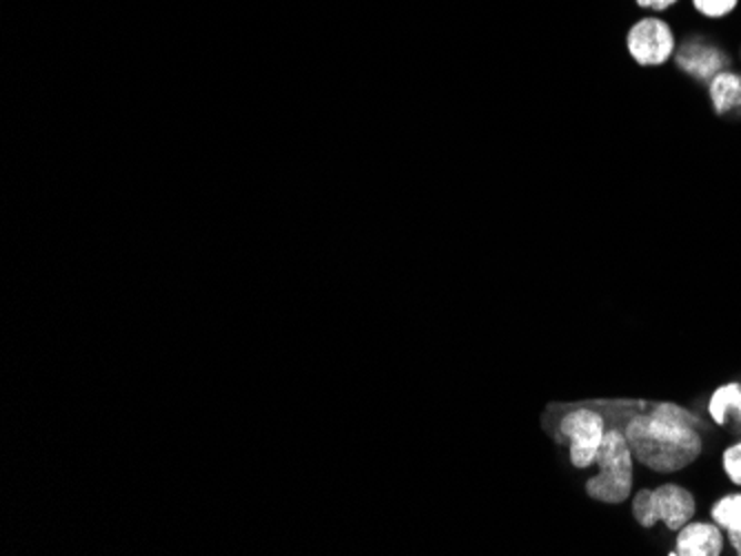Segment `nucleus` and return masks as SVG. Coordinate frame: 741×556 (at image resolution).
Listing matches in <instances>:
<instances>
[{
	"instance_id": "1",
	"label": "nucleus",
	"mask_w": 741,
	"mask_h": 556,
	"mask_svg": "<svg viewBox=\"0 0 741 556\" xmlns=\"http://www.w3.org/2000/svg\"><path fill=\"white\" fill-rule=\"evenodd\" d=\"M627 411H602L609 426L624 433L640 466L658 475H675L704 453V422L673 402H631Z\"/></svg>"
},
{
	"instance_id": "2",
	"label": "nucleus",
	"mask_w": 741,
	"mask_h": 556,
	"mask_svg": "<svg viewBox=\"0 0 741 556\" xmlns=\"http://www.w3.org/2000/svg\"><path fill=\"white\" fill-rule=\"evenodd\" d=\"M598 475L587 479V495L595 502L620 506L633 497L635 488V457L624 437L615 426H609L604 442L595 457Z\"/></svg>"
},
{
	"instance_id": "3",
	"label": "nucleus",
	"mask_w": 741,
	"mask_h": 556,
	"mask_svg": "<svg viewBox=\"0 0 741 556\" xmlns=\"http://www.w3.org/2000/svg\"><path fill=\"white\" fill-rule=\"evenodd\" d=\"M607 431L609 422L602 411H595L593 406H575L560 417L555 426V437L569 444L571 464L578 471H587L595 466V457Z\"/></svg>"
},
{
	"instance_id": "4",
	"label": "nucleus",
	"mask_w": 741,
	"mask_h": 556,
	"mask_svg": "<svg viewBox=\"0 0 741 556\" xmlns=\"http://www.w3.org/2000/svg\"><path fill=\"white\" fill-rule=\"evenodd\" d=\"M627 49L640 67H662L675 55L678 36L669 20L660 16H644L629 27Z\"/></svg>"
},
{
	"instance_id": "5",
	"label": "nucleus",
	"mask_w": 741,
	"mask_h": 556,
	"mask_svg": "<svg viewBox=\"0 0 741 556\" xmlns=\"http://www.w3.org/2000/svg\"><path fill=\"white\" fill-rule=\"evenodd\" d=\"M675 62L678 67L689 73L691 78L700 80V82H711L720 71L729 69V53L724 49H720L713 42H707L702 38H691L684 44H678L675 51Z\"/></svg>"
},
{
	"instance_id": "6",
	"label": "nucleus",
	"mask_w": 741,
	"mask_h": 556,
	"mask_svg": "<svg viewBox=\"0 0 741 556\" xmlns=\"http://www.w3.org/2000/svg\"><path fill=\"white\" fill-rule=\"evenodd\" d=\"M653 502H655L658 517L669 533H678L689 522H693L698 515L695 495L689 488L673 484V482L660 484L653 491Z\"/></svg>"
},
{
	"instance_id": "7",
	"label": "nucleus",
	"mask_w": 741,
	"mask_h": 556,
	"mask_svg": "<svg viewBox=\"0 0 741 556\" xmlns=\"http://www.w3.org/2000/svg\"><path fill=\"white\" fill-rule=\"evenodd\" d=\"M671 556H722L724 530L715 522H689L675 533V546Z\"/></svg>"
},
{
	"instance_id": "8",
	"label": "nucleus",
	"mask_w": 741,
	"mask_h": 556,
	"mask_svg": "<svg viewBox=\"0 0 741 556\" xmlns=\"http://www.w3.org/2000/svg\"><path fill=\"white\" fill-rule=\"evenodd\" d=\"M709 98L718 115H741V73L735 69L720 71L709 82Z\"/></svg>"
},
{
	"instance_id": "9",
	"label": "nucleus",
	"mask_w": 741,
	"mask_h": 556,
	"mask_svg": "<svg viewBox=\"0 0 741 556\" xmlns=\"http://www.w3.org/2000/svg\"><path fill=\"white\" fill-rule=\"evenodd\" d=\"M707 411L720 428L733 426L735 431H741V382H729L715 388Z\"/></svg>"
},
{
	"instance_id": "10",
	"label": "nucleus",
	"mask_w": 741,
	"mask_h": 556,
	"mask_svg": "<svg viewBox=\"0 0 741 556\" xmlns=\"http://www.w3.org/2000/svg\"><path fill=\"white\" fill-rule=\"evenodd\" d=\"M711 522H715L727 535L741 533V493H729L709 508Z\"/></svg>"
},
{
	"instance_id": "11",
	"label": "nucleus",
	"mask_w": 741,
	"mask_h": 556,
	"mask_svg": "<svg viewBox=\"0 0 741 556\" xmlns=\"http://www.w3.org/2000/svg\"><path fill=\"white\" fill-rule=\"evenodd\" d=\"M631 510L635 522L647 528V530H655V526L660 524L658 510H655V502H653V491L651 488H642L640 493H635V497H631Z\"/></svg>"
},
{
	"instance_id": "12",
	"label": "nucleus",
	"mask_w": 741,
	"mask_h": 556,
	"mask_svg": "<svg viewBox=\"0 0 741 556\" xmlns=\"http://www.w3.org/2000/svg\"><path fill=\"white\" fill-rule=\"evenodd\" d=\"M691 2H693V9L698 13H702L704 18H711V20L727 18L740 7V0H691Z\"/></svg>"
},
{
	"instance_id": "13",
	"label": "nucleus",
	"mask_w": 741,
	"mask_h": 556,
	"mask_svg": "<svg viewBox=\"0 0 741 556\" xmlns=\"http://www.w3.org/2000/svg\"><path fill=\"white\" fill-rule=\"evenodd\" d=\"M722 471L733 486H740L741 488V442H735L729 448H724Z\"/></svg>"
},
{
	"instance_id": "14",
	"label": "nucleus",
	"mask_w": 741,
	"mask_h": 556,
	"mask_svg": "<svg viewBox=\"0 0 741 556\" xmlns=\"http://www.w3.org/2000/svg\"><path fill=\"white\" fill-rule=\"evenodd\" d=\"M680 0H635V4L640 9H647V11H669L671 7H675Z\"/></svg>"
},
{
	"instance_id": "15",
	"label": "nucleus",
	"mask_w": 741,
	"mask_h": 556,
	"mask_svg": "<svg viewBox=\"0 0 741 556\" xmlns=\"http://www.w3.org/2000/svg\"><path fill=\"white\" fill-rule=\"evenodd\" d=\"M729 544H731V548L741 556V533H731V535H729Z\"/></svg>"
}]
</instances>
